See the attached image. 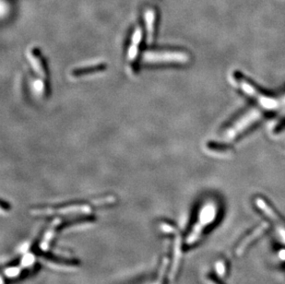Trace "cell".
Listing matches in <instances>:
<instances>
[{
  "mask_svg": "<svg viewBox=\"0 0 285 284\" xmlns=\"http://www.w3.org/2000/svg\"><path fill=\"white\" fill-rule=\"evenodd\" d=\"M33 91L36 96H38V97H42L43 95H45L46 86H45V83L43 82V78H40L39 79L34 80Z\"/></svg>",
  "mask_w": 285,
  "mask_h": 284,
  "instance_id": "7",
  "label": "cell"
},
{
  "mask_svg": "<svg viewBox=\"0 0 285 284\" xmlns=\"http://www.w3.org/2000/svg\"><path fill=\"white\" fill-rule=\"evenodd\" d=\"M27 58H28L29 62H30V64L32 66L33 70L35 71L36 74L40 78L45 79L46 78V71H45V67L43 64L40 51L37 48H32V49L28 50Z\"/></svg>",
  "mask_w": 285,
  "mask_h": 284,
  "instance_id": "3",
  "label": "cell"
},
{
  "mask_svg": "<svg viewBox=\"0 0 285 284\" xmlns=\"http://www.w3.org/2000/svg\"><path fill=\"white\" fill-rule=\"evenodd\" d=\"M144 20L146 23V31H147V43H152L154 40L156 12L153 9H147L144 14Z\"/></svg>",
  "mask_w": 285,
  "mask_h": 284,
  "instance_id": "5",
  "label": "cell"
},
{
  "mask_svg": "<svg viewBox=\"0 0 285 284\" xmlns=\"http://www.w3.org/2000/svg\"><path fill=\"white\" fill-rule=\"evenodd\" d=\"M142 60L147 64L185 65L190 61V56L178 50H149L144 52Z\"/></svg>",
  "mask_w": 285,
  "mask_h": 284,
  "instance_id": "1",
  "label": "cell"
},
{
  "mask_svg": "<svg viewBox=\"0 0 285 284\" xmlns=\"http://www.w3.org/2000/svg\"><path fill=\"white\" fill-rule=\"evenodd\" d=\"M235 81H237L238 85L240 86L244 93L251 96L253 99L257 100L262 106L272 109L278 106V103L276 100L272 98L270 95H268L267 93H264L261 90L257 89V86L254 85L252 81H250L249 79L243 76L241 73L235 72Z\"/></svg>",
  "mask_w": 285,
  "mask_h": 284,
  "instance_id": "2",
  "label": "cell"
},
{
  "mask_svg": "<svg viewBox=\"0 0 285 284\" xmlns=\"http://www.w3.org/2000/svg\"><path fill=\"white\" fill-rule=\"evenodd\" d=\"M142 30L140 27L136 29L134 34L131 37V42L128 50V60L131 64H133L139 55L140 45L142 41Z\"/></svg>",
  "mask_w": 285,
  "mask_h": 284,
  "instance_id": "4",
  "label": "cell"
},
{
  "mask_svg": "<svg viewBox=\"0 0 285 284\" xmlns=\"http://www.w3.org/2000/svg\"><path fill=\"white\" fill-rule=\"evenodd\" d=\"M106 70H107V65L104 64V63L91 65V66H87V67L79 68V69H76V70L72 71L71 76L74 78H80V77L88 76L90 74L100 73Z\"/></svg>",
  "mask_w": 285,
  "mask_h": 284,
  "instance_id": "6",
  "label": "cell"
}]
</instances>
